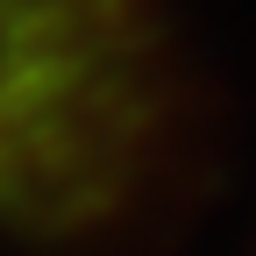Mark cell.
<instances>
[{
	"label": "cell",
	"instance_id": "6da1fadb",
	"mask_svg": "<svg viewBox=\"0 0 256 256\" xmlns=\"http://www.w3.org/2000/svg\"><path fill=\"white\" fill-rule=\"evenodd\" d=\"M142 128V43L121 0H0V214L92 200Z\"/></svg>",
	"mask_w": 256,
	"mask_h": 256
}]
</instances>
